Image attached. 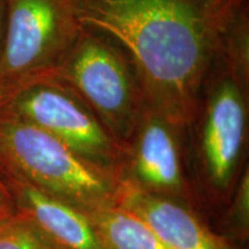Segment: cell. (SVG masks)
<instances>
[{
  "label": "cell",
  "instance_id": "1",
  "mask_svg": "<svg viewBox=\"0 0 249 249\" xmlns=\"http://www.w3.org/2000/svg\"><path fill=\"white\" fill-rule=\"evenodd\" d=\"M249 0H79L83 27L119 44L141 77L147 105L185 124L224 28Z\"/></svg>",
  "mask_w": 249,
  "mask_h": 249
},
{
  "label": "cell",
  "instance_id": "2",
  "mask_svg": "<svg viewBox=\"0 0 249 249\" xmlns=\"http://www.w3.org/2000/svg\"><path fill=\"white\" fill-rule=\"evenodd\" d=\"M51 74L83 99L112 138L124 148L147 101L135 65L116 40L82 27L76 42Z\"/></svg>",
  "mask_w": 249,
  "mask_h": 249
},
{
  "label": "cell",
  "instance_id": "3",
  "mask_svg": "<svg viewBox=\"0 0 249 249\" xmlns=\"http://www.w3.org/2000/svg\"><path fill=\"white\" fill-rule=\"evenodd\" d=\"M0 61V102L18 88L53 73L76 42L79 0H6Z\"/></svg>",
  "mask_w": 249,
  "mask_h": 249
},
{
  "label": "cell",
  "instance_id": "4",
  "mask_svg": "<svg viewBox=\"0 0 249 249\" xmlns=\"http://www.w3.org/2000/svg\"><path fill=\"white\" fill-rule=\"evenodd\" d=\"M0 170L58 197L93 202L107 194L96 165L53 136L0 108Z\"/></svg>",
  "mask_w": 249,
  "mask_h": 249
},
{
  "label": "cell",
  "instance_id": "5",
  "mask_svg": "<svg viewBox=\"0 0 249 249\" xmlns=\"http://www.w3.org/2000/svg\"><path fill=\"white\" fill-rule=\"evenodd\" d=\"M0 108L44 130L90 163L107 164L124 150L67 83L49 74L18 88Z\"/></svg>",
  "mask_w": 249,
  "mask_h": 249
},
{
  "label": "cell",
  "instance_id": "6",
  "mask_svg": "<svg viewBox=\"0 0 249 249\" xmlns=\"http://www.w3.org/2000/svg\"><path fill=\"white\" fill-rule=\"evenodd\" d=\"M182 124L145 107L132 138L134 166L143 181L157 188H173L180 180V138Z\"/></svg>",
  "mask_w": 249,
  "mask_h": 249
},
{
  "label": "cell",
  "instance_id": "7",
  "mask_svg": "<svg viewBox=\"0 0 249 249\" xmlns=\"http://www.w3.org/2000/svg\"><path fill=\"white\" fill-rule=\"evenodd\" d=\"M14 185L23 216L53 244L67 249H108L92 224L60 198L17 177Z\"/></svg>",
  "mask_w": 249,
  "mask_h": 249
},
{
  "label": "cell",
  "instance_id": "8",
  "mask_svg": "<svg viewBox=\"0 0 249 249\" xmlns=\"http://www.w3.org/2000/svg\"><path fill=\"white\" fill-rule=\"evenodd\" d=\"M124 209L145 222L170 249H226L180 205L129 188L124 194Z\"/></svg>",
  "mask_w": 249,
  "mask_h": 249
},
{
  "label": "cell",
  "instance_id": "9",
  "mask_svg": "<svg viewBox=\"0 0 249 249\" xmlns=\"http://www.w3.org/2000/svg\"><path fill=\"white\" fill-rule=\"evenodd\" d=\"M91 223L108 249H170L141 218L127 210H104Z\"/></svg>",
  "mask_w": 249,
  "mask_h": 249
},
{
  "label": "cell",
  "instance_id": "10",
  "mask_svg": "<svg viewBox=\"0 0 249 249\" xmlns=\"http://www.w3.org/2000/svg\"><path fill=\"white\" fill-rule=\"evenodd\" d=\"M0 249H58L26 216H11L0 225Z\"/></svg>",
  "mask_w": 249,
  "mask_h": 249
},
{
  "label": "cell",
  "instance_id": "11",
  "mask_svg": "<svg viewBox=\"0 0 249 249\" xmlns=\"http://www.w3.org/2000/svg\"><path fill=\"white\" fill-rule=\"evenodd\" d=\"M6 0H0V61H1L2 51H4L5 31H6Z\"/></svg>",
  "mask_w": 249,
  "mask_h": 249
},
{
  "label": "cell",
  "instance_id": "12",
  "mask_svg": "<svg viewBox=\"0 0 249 249\" xmlns=\"http://www.w3.org/2000/svg\"><path fill=\"white\" fill-rule=\"evenodd\" d=\"M0 174H2L1 170H0ZM9 202H8V195L6 192V188L4 183L0 178V214H4V216H11L9 214Z\"/></svg>",
  "mask_w": 249,
  "mask_h": 249
},
{
  "label": "cell",
  "instance_id": "13",
  "mask_svg": "<svg viewBox=\"0 0 249 249\" xmlns=\"http://www.w3.org/2000/svg\"><path fill=\"white\" fill-rule=\"evenodd\" d=\"M11 216H12V214H11ZM11 216H4V214H0V225H1V224L4 223L6 219H7V218L11 217Z\"/></svg>",
  "mask_w": 249,
  "mask_h": 249
}]
</instances>
